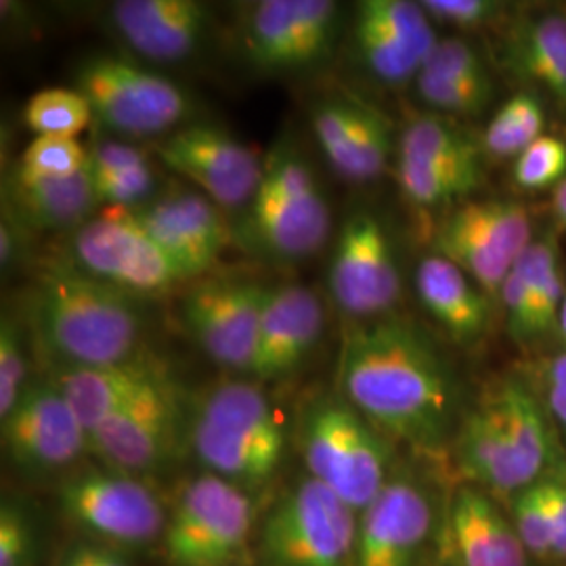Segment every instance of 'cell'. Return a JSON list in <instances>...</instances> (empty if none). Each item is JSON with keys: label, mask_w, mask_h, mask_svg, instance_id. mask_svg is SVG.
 Instances as JSON below:
<instances>
[{"label": "cell", "mask_w": 566, "mask_h": 566, "mask_svg": "<svg viewBox=\"0 0 566 566\" xmlns=\"http://www.w3.org/2000/svg\"><path fill=\"white\" fill-rule=\"evenodd\" d=\"M336 392L385 439L422 453L451 446L464 420L446 353L420 325L395 313L346 327Z\"/></svg>", "instance_id": "obj_1"}, {"label": "cell", "mask_w": 566, "mask_h": 566, "mask_svg": "<svg viewBox=\"0 0 566 566\" xmlns=\"http://www.w3.org/2000/svg\"><path fill=\"white\" fill-rule=\"evenodd\" d=\"M23 319L44 367H102L147 357V301L61 263L44 266Z\"/></svg>", "instance_id": "obj_2"}, {"label": "cell", "mask_w": 566, "mask_h": 566, "mask_svg": "<svg viewBox=\"0 0 566 566\" xmlns=\"http://www.w3.org/2000/svg\"><path fill=\"white\" fill-rule=\"evenodd\" d=\"M187 449L245 491L263 489L282 468L287 434L261 382L223 380L185 399Z\"/></svg>", "instance_id": "obj_3"}, {"label": "cell", "mask_w": 566, "mask_h": 566, "mask_svg": "<svg viewBox=\"0 0 566 566\" xmlns=\"http://www.w3.org/2000/svg\"><path fill=\"white\" fill-rule=\"evenodd\" d=\"M332 233V206L324 185L292 137H280L264 154L261 185L233 223V240L275 266L315 259Z\"/></svg>", "instance_id": "obj_4"}, {"label": "cell", "mask_w": 566, "mask_h": 566, "mask_svg": "<svg viewBox=\"0 0 566 566\" xmlns=\"http://www.w3.org/2000/svg\"><path fill=\"white\" fill-rule=\"evenodd\" d=\"M298 449L308 476L357 514L374 502L392 474L385 437L338 392H322L304 403Z\"/></svg>", "instance_id": "obj_5"}, {"label": "cell", "mask_w": 566, "mask_h": 566, "mask_svg": "<svg viewBox=\"0 0 566 566\" xmlns=\"http://www.w3.org/2000/svg\"><path fill=\"white\" fill-rule=\"evenodd\" d=\"M74 88L97 124L120 139H164L196 112L189 91L156 67L116 53H93L74 72Z\"/></svg>", "instance_id": "obj_6"}, {"label": "cell", "mask_w": 566, "mask_h": 566, "mask_svg": "<svg viewBox=\"0 0 566 566\" xmlns=\"http://www.w3.org/2000/svg\"><path fill=\"white\" fill-rule=\"evenodd\" d=\"M343 25V4L334 0H256L240 11L235 49L261 78L303 76L336 55Z\"/></svg>", "instance_id": "obj_7"}, {"label": "cell", "mask_w": 566, "mask_h": 566, "mask_svg": "<svg viewBox=\"0 0 566 566\" xmlns=\"http://www.w3.org/2000/svg\"><path fill=\"white\" fill-rule=\"evenodd\" d=\"M60 261L143 301L196 282L124 208H103L70 233Z\"/></svg>", "instance_id": "obj_8"}, {"label": "cell", "mask_w": 566, "mask_h": 566, "mask_svg": "<svg viewBox=\"0 0 566 566\" xmlns=\"http://www.w3.org/2000/svg\"><path fill=\"white\" fill-rule=\"evenodd\" d=\"M252 528L250 491L202 472L182 485L168 512L164 554L170 566H238Z\"/></svg>", "instance_id": "obj_9"}, {"label": "cell", "mask_w": 566, "mask_h": 566, "mask_svg": "<svg viewBox=\"0 0 566 566\" xmlns=\"http://www.w3.org/2000/svg\"><path fill=\"white\" fill-rule=\"evenodd\" d=\"M359 514L313 476L290 486L261 526L263 566H353Z\"/></svg>", "instance_id": "obj_10"}, {"label": "cell", "mask_w": 566, "mask_h": 566, "mask_svg": "<svg viewBox=\"0 0 566 566\" xmlns=\"http://www.w3.org/2000/svg\"><path fill=\"white\" fill-rule=\"evenodd\" d=\"M61 512L91 535L116 547L151 546L164 537L168 512L139 476L109 465H81L57 485Z\"/></svg>", "instance_id": "obj_11"}, {"label": "cell", "mask_w": 566, "mask_h": 566, "mask_svg": "<svg viewBox=\"0 0 566 566\" xmlns=\"http://www.w3.org/2000/svg\"><path fill=\"white\" fill-rule=\"evenodd\" d=\"M2 422V447L25 479H63L91 453V434L60 386L36 374Z\"/></svg>", "instance_id": "obj_12"}, {"label": "cell", "mask_w": 566, "mask_h": 566, "mask_svg": "<svg viewBox=\"0 0 566 566\" xmlns=\"http://www.w3.org/2000/svg\"><path fill=\"white\" fill-rule=\"evenodd\" d=\"M269 285L245 277H208L189 283L179 319L210 364L250 378Z\"/></svg>", "instance_id": "obj_13"}, {"label": "cell", "mask_w": 566, "mask_h": 566, "mask_svg": "<svg viewBox=\"0 0 566 566\" xmlns=\"http://www.w3.org/2000/svg\"><path fill=\"white\" fill-rule=\"evenodd\" d=\"M329 298L350 324L392 315L401 298L397 254L378 214L355 210L340 224L327 269Z\"/></svg>", "instance_id": "obj_14"}, {"label": "cell", "mask_w": 566, "mask_h": 566, "mask_svg": "<svg viewBox=\"0 0 566 566\" xmlns=\"http://www.w3.org/2000/svg\"><path fill=\"white\" fill-rule=\"evenodd\" d=\"M187 447L185 397L166 376L91 432V453L133 476L172 464Z\"/></svg>", "instance_id": "obj_15"}, {"label": "cell", "mask_w": 566, "mask_h": 566, "mask_svg": "<svg viewBox=\"0 0 566 566\" xmlns=\"http://www.w3.org/2000/svg\"><path fill=\"white\" fill-rule=\"evenodd\" d=\"M154 149L164 166L191 182L223 212L242 214L263 179L264 154L221 126L185 124Z\"/></svg>", "instance_id": "obj_16"}, {"label": "cell", "mask_w": 566, "mask_h": 566, "mask_svg": "<svg viewBox=\"0 0 566 566\" xmlns=\"http://www.w3.org/2000/svg\"><path fill=\"white\" fill-rule=\"evenodd\" d=\"M348 25L353 63L392 88L418 81L439 42L434 23L413 0H361Z\"/></svg>", "instance_id": "obj_17"}, {"label": "cell", "mask_w": 566, "mask_h": 566, "mask_svg": "<svg viewBox=\"0 0 566 566\" xmlns=\"http://www.w3.org/2000/svg\"><path fill=\"white\" fill-rule=\"evenodd\" d=\"M105 25L122 46L147 65L198 60L217 36V13L200 0H118Z\"/></svg>", "instance_id": "obj_18"}, {"label": "cell", "mask_w": 566, "mask_h": 566, "mask_svg": "<svg viewBox=\"0 0 566 566\" xmlns=\"http://www.w3.org/2000/svg\"><path fill=\"white\" fill-rule=\"evenodd\" d=\"M434 531V504L418 479L390 474L359 512L353 566H420Z\"/></svg>", "instance_id": "obj_19"}, {"label": "cell", "mask_w": 566, "mask_h": 566, "mask_svg": "<svg viewBox=\"0 0 566 566\" xmlns=\"http://www.w3.org/2000/svg\"><path fill=\"white\" fill-rule=\"evenodd\" d=\"M315 143L332 170L348 182L378 181L392 160V124L350 95H324L308 105Z\"/></svg>", "instance_id": "obj_20"}, {"label": "cell", "mask_w": 566, "mask_h": 566, "mask_svg": "<svg viewBox=\"0 0 566 566\" xmlns=\"http://www.w3.org/2000/svg\"><path fill=\"white\" fill-rule=\"evenodd\" d=\"M164 250L196 280L206 275L235 243L233 223L198 189L170 185L151 202L130 210Z\"/></svg>", "instance_id": "obj_21"}, {"label": "cell", "mask_w": 566, "mask_h": 566, "mask_svg": "<svg viewBox=\"0 0 566 566\" xmlns=\"http://www.w3.org/2000/svg\"><path fill=\"white\" fill-rule=\"evenodd\" d=\"M325 334V304L303 283L269 285L250 380L273 382L296 374Z\"/></svg>", "instance_id": "obj_22"}, {"label": "cell", "mask_w": 566, "mask_h": 566, "mask_svg": "<svg viewBox=\"0 0 566 566\" xmlns=\"http://www.w3.org/2000/svg\"><path fill=\"white\" fill-rule=\"evenodd\" d=\"M88 168L74 177H39L21 166L4 177L2 217L28 233H74L102 212Z\"/></svg>", "instance_id": "obj_23"}, {"label": "cell", "mask_w": 566, "mask_h": 566, "mask_svg": "<svg viewBox=\"0 0 566 566\" xmlns=\"http://www.w3.org/2000/svg\"><path fill=\"white\" fill-rule=\"evenodd\" d=\"M447 547L453 566H526L512 518L481 486H460L447 510Z\"/></svg>", "instance_id": "obj_24"}, {"label": "cell", "mask_w": 566, "mask_h": 566, "mask_svg": "<svg viewBox=\"0 0 566 566\" xmlns=\"http://www.w3.org/2000/svg\"><path fill=\"white\" fill-rule=\"evenodd\" d=\"M44 371L60 386L88 434L112 413L139 397L143 390L160 382L168 374L149 357L102 367L49 365Z\"/></svg>", "instance_id": "obj_25"}, {"label": "cell", "mask_w": 566, "mask_h": 566, "mask_svg": "<svg viewBox=\"0 0 566 566\" xmlns=\"http://www.w3.org/2000/svg\"><path fill=\"white\" fill-rule=\"evenodd\" d=\"M489 401L495 405L528 485L558 479L563 470L556 426L542 397L523 378L507 376Z\"/></svg>", "instance_id": "obj_26"}, {"label": "cell", "mask_w": 566, "mask_h": 566, "mask_svg": "<svg viewBox=\"0 0 566 566\" xmlns=\"http://www.w3.org/2000/svg\"><path fill=\"white\" fill-rule=\"evenodd\" d=\"M451 447L465 479L486 493L518 495L531 486L504 422L489 399L465 413Z\"/></svg>", "instance_id": "obj_27"}, {"label": "cell", "mask_w": 566, "mask_h": 566, "mask_svg": "<svg viewBox=\"0 0 566 566\" xmlns=\"http://www.w3.org/2000/svg\"><path fill=\"white\" fill-rule=\"evenodd\" d=\"M416 292L426 313L451 340L472 344L485 336L491 298L460 266L434 252L428 254L416 269Z\"/></svg>", "instance_id": "obj_28"}, {"label": "cell", "mask_w": 566, "mask_h": 566, "mask_svg": "<svg viewBox=\"0 0 566 566\" xmlns=\"http://www.w3.org/2000/svg\"><path fill=\"white\" fill-rule=\"evenodd\" d=\"M504 60L516 76L535 82L566 109V15L518 21L507 32Z\"/></svg>", "instance_id": "obj_29"}, {"label": "cell", "mask_w": 566, "mask_h": 566, "mask_svg": "<svg viewBox=\"0 0 566 566\" xmlns=\"http://www.w3.org/2000/svg\"><path fill=\"white\" fill-rule=\"evenodd\" d=\"M483 143L465 133L453 118L424 114L405 126L397 158L437 168L483 172Z\"/></svg>", "instance_id": "obj_30"}, {"label": "cell", "mask_w": 566, "mask_h": 566, "mask_svg": "<svg viewBox=\"0 0 566 566\" xmlns=\"http://www.w3.org/2000/svg\"><path fill=\"white\" fill-rule=\"evenodd\" d=\"M434 254L460 266L491 301L500 298L502 285L514 266L495 243L465 224L453 210L434 233Z\"/></svg>", "instance_id": "obj_31"}, {"label": "cell", "mask_w": 566, "mask_h": 566, "mask_svg": "<svg viewBox=\"0 0 566 566\" xmlns=\"http://www.w3.org/2000/svg\"><path fill=\"white\" fill-rule=\"evenodd\" d=\"M397 181L407 202L418 208L462 203L483 182L481 170H451L397 158Z\"/></svg>", "instance_id": "obj_32"}, {"label": "cell", "mask_w": 566, "mask_h": 566, "mask_svg": "<svg viewBox=\"0 0 566 566\" xmlns=\"http://www.w3.org/2000/svg\"><path fill=\"white\" fill-rule=\"evenodd\" d=\"M453 212L483 233L486 240L495 243L512 264L523 256L526 248L533 243L531 219L526 208L514 200H476L462 202L453 208Z\"/></svg>", "instance_id": "obj_33"}, {"label": "cell", "mask_w": 566, "mask_h": 566, "mask_svg": "<svg viewBox=\"0 0 566 566\" xmlns=\"http://www.w3.org/2000/svg\"><path fill=\"white\" fill-rule=\"evenodd\" d=\"M546 114L542 102L531 95L521 93L504 103L493 120L486 124L483 135V151L491 158H518L531 143L544 137Z\"/></svg>", "instance_id": "obj_34"}, {"label": "cell", "mask_w": 566, "mask_h": 566, "mask_svg": "<svg viewBox=\"0 0 566 566\" xmlns=\"http://www.w3.org/2000/svg\"><path fill=\"white\" fill-rule=\"evenodd\" d=\"M21 118L36 137L70 139H78V135L95 120L81 91L67 86H49L34 93L23 105Z\"/></svg>", "instance_id": "obj_35"}, {"label": "cell", "mask_w": 566, "mask_h": 566, "mask_svg": "<svg viewBox=\"0 0 566 566\" xmlns=\"http://www.w3.org/2000/svg\"><path fill=\"white\" fill-rule=\"evenodd\" d=\"M514 269L523 275V280L537 301L546 334L556 332L560 306L565 303L566 296L556 235L544 233L535 238L526 248L525 254L516 261Z\"/></svg>", "instance_id": "obj_36"}, {"label": "cell", "mask_w": 566, "mask_h": 566, "mask_svg": "<svg viewBox=\"0 0 566 566\" xmlns=\"http://www.w3.org/2000/svg\"><path fill=\"white\" fill-rule=\"evenodd\" d=\"M34 343L23 315L4 308L0 317V420L18 405L36 374H32Z\"/></svg>", "instance_id": "obj_37"}, {"label": "cell", "mask_w": 566, "mask_h": 566, "mask_svg": "<svg viewBox=\"0 0 566 566\" xmlns=\"http://www.w3.org/2000/svg\"><path fill=\"white\" fill-rule=\"evenodd\" d=\"M418 97L441 116H479L493 97V82L447 81L420 74L416 81Z\"/></svg>", "instance_id": "obj_38"}, {"label": "cell", "mask_w": 566, "mask_h": 566, "mask_svg": "<svg viewBox=\"0 0 566 566\" xmlns=\"http://www.w3.org/2000/svg\"><path fill=\"white\" fill-rule=\"evenodd\" d=\"M512 523L528 556L537 560H554V526L539 483L514 495Z\"/></svg>", "instance_id": "obj_39"}, {"label": "cell", "mask_w": 566, "mask_h": 566, "mask_svg": "<svg viewBox=\"0 0 566 566\" xmlns=\"http://www.w3.org/2000/svg\"><path fill=\"white\" fill-rule=\"evenodd\" d=\"M93 189L102 208H124L133 210L143 203L151 202L158 189V170L154 164L118 170V172H91Z\"/></svg>", "instance_id": "obj_40"}, {"label": "cell", "mask_w": 566, "mask_h": 566, "mask_svg": "<svg viewBox=\"0 0 566 566\" xmlns=\"http://www.w3.org/2000/svg\"><path fill=\"white\" fill-rule=\"evenodd\" d=\"M18 166L39 177H74L88 168V149L70 137H34Z\"/></svg>", "instance_id": "obj_41"}, {"label": "cell", "mask_w": 566, "mask_h": 566, "mask_svg": "<svg viewBox=\"0 0 566 566\" xmlns=\"http://www.w3.org/2000/svg\"><path fill=\"white\" fill-rule=\"evenodd\" d=\"M565 177L566 143L552 135L531 143L514 160V181L531 191L556 187Z\"/></svg>", "instance_id": "obj_42"}, {"label": "cell", "mask_w": 566, "mask_h": 566, "mask_svg": "<svg viewBox=\"0 0 566 566\" xmlns=\"http://www.w3.org/2000/svg\"><path fill=\"white\" fill-rule=\"evenodd\" d=\"M422 74L439 76L447 81L493 82L489 76L485 60L476 51V46L458 36L439 39L426 61Z\"/></svg>", "instance_id": "obj_43"}, {"label": "cell", "mask_w": 566, "mask_h": 566, "mask_svg": "<svg viewBox=\"0 0 566 566\" xmlns=\"http://www.w3.org/2000/svg\"><path fill=\"white\" fill-rule=\"evenodd\" d=\"M500 301L506 308L507 329L516 340H535L546 336L537 301L514 266L502 285Z\"/></svg>", "instance_id": "obj_44"}, {"label": "cell", "mask_w": 566, "mask_h": 566, "mask_svg": "<svg viewBox=\"0 0 566 566\" xmlns=\"http://www.w3.org/2000/svg\"><path fill=\"white\" fill-rule=\"evenodd\" d=\"M36 533L25 510L4 500L0 507V566H32Z\"/></svg>", "instance_id": "obj_45"}, {"label": "cell", "mask_w": 566, "mask_h": 566, "mask_svg": "<svg viewBox=\"0 0 566 566\" xmlns=\"http://www.w3.org/2000/svg\"><path fill=\"white\" fill-rule=\"evenodd\" d=\"M420 4L432 23H447L460 30L481 28L504 11V4L495 0H422Z\"/></svg>", "instance_id": "obj_46"}, {"label": "cell", "mask_w": 566, "mask_h": 566, "mask_svg": "<svg viewBox=\"0 0 566 566\" xmlns=\"http://www.w3.org/2000/svg\"><path fill=\"white\" fill-rule=\"evenodd\" d=\"M151 164L149 154L142 145L128 139L97 137L88 147V170L91 172H118Z\"/></svg>", "instance_id": "obj_47"}, {"label": "cell", "mask_w": 566, "mask_h": 566, "mask_svg": "<svg viewBox=\"0 0 566 566\" xmlns=\"http://www.w3.org/2000/svg\"><path fill=\"white\" fill-rule=\"evenodd\" d=\"M535 380L552 422L566 439V348L537 365Z\"/></svg>", "instance_id": "obj_48"}, {"label": "cell", "mask_w": 566, "mask_h": 566, "mask_svg": "<svg viewBox=\"0 0 566 566\" xmlns=\"http://www.w3.org/2000/svg\"><path fill=\"white\" fill-rule=\"evenodd\" d=\"M60 566H130L124 552L95 539L76 542L61 556Z\"/></svg>", "instance_id": "obj_49"}, {"label": "cell", "mask_w": 566, "mask_h": 566, "mask_svg": "<svg viewBox=\"0 0 566 566\" xmlns=\"http://www.w3.org/2000/svg\"><path fill=\"white\" fill-rule=\"evenodd\" d=\"M539 485L544 489L554 526V560L566 566V481L552 479Z\"/></svg>", "instance_id": "obj_50"}, {"label": "cell", "mask_w": 566, "mask_h": 566, "mask_svg": "<svg viewBox=\"0 0 566 566\" xmlns=\"http://www.w3.org/2000/svg\"><path fill=\"white\" fill-rule=\"evenodd\" d=\"M32 233L21 229L20 224L2 217L0 223V264L2 271H13L18 264L23 263V254L28 248V240Z\"/></svg>", "instance_id": "obj_51"}, {"label": "cell", "mask_w": 566, "mask_h": 566, "mask_svg": "<svg viewBox=\"0 0 566 566\" xmlns=\"http://www.w3.org/2000/svg\"><path fill=\"white\" fill-rule=\"evenodd\" d=\"M552 208L554 217L560 229L566 231V177L554 187V198H552Z\"/></svg>", "instance_id": "obj_52"}, {"label": "cell", "mask_w": 566, "mask_h": 566, "mask_svg": "<svg viewBox=\"0 0 566 566\" xmlns=\"http://www.w3.org/2000/svg\"><path fill=\"white\" fill-rule=\"evenodd\" d=\"M556 334L558 338L566 344V296L565 303L560 306V315H558V325H556Z\"/></svg>", "instance_id": "obj_53"}]
</instances>
